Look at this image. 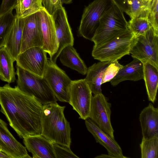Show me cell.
Masks as SVG:
<instances>
[{"label":"cell","instance_id":"cell-1","mask_svg":"<svg viewBox=\"0 0 158 158\" xmlns=\"http://www.w3.org/2000/svg\"><path fill=\"white\" fill-rule=\"evenodd\" d=\"M1 112L18 136L40 134L43 105L34 97L9 84L0 86Z\"/></svg>","mask_w":158,"mask_h":158},{"label":"cell","instance_id":"cell-2","mask_svg":"<svg viewBox=\"0 0 158 158\" xmlns=\"http://www.w3.org/2000/svg\"><path fill=\"white\" fill-rule=\"evenodd\" d=\"M65 107L56 102L43 105L41 134L53 143L70 148L71 128L64 114Z\"/></svg>","mask_w":158,"mask_h":158},{"label":"cell","instance_id":"cell-3","mask_svg":"<svg viewBox=\"0 0 158 158\" xmlns=\"http://www.w3.org/2000/svg\"><path fill=\"white\" fill-rule=\"evenodd\" d=\"M128 25L123 12L113 2L100 19L92 40L94 46L104 44L122 34L128 29Z\"/></svg>","mask_w":158,"mask_h":158},{"label":"cell","instance_id":"cell-4","mask_svg":"<svg viewBox=\"0 0 158 158\" xmlns=\"http://www.w3.org/2000/svg\"><path fill=\"white\" fill-rule=\"evenodd\" d=\"M17 86L24 93L34 97L42 105L57 101L44 77L35 76L16 66Z\"/></svg>","mask_w":158,"mask_h":158},{"label":"cell","instance_id":"cell-5","mask_svg":"<svg viewBox=\"0 0 158 158\" xmlns=\"http://www.w3.org/2000/svg\"><path fill=\"white\" fill-rule=\"evenodd\" d=\"M134 35L128 29L125 32L110 40L100 45L94 46L92 55L94 59L100 61H112L118 60L130 54Z\"/></svg>","mask_w":158,"mask_h":158},{"label":"cell","instance_id":"cell-6","mask_svg":"<svg viewBox=\"0 0 158 158\" xmlns=\"http://www.w3.org/2000/svg\"><path fill=\"white\" fill-rule=\"evenodd\" d=\"M130 53L143 63H148L158 69V33L152 27L145 35L134 37Z\"/></svg>","mask_w":158,"mask_h":158},{"label":"cell","instance_id":"cell-7","mask_svg":"<svg viewBox=\"0 0 158 158\" xmlns=\"http://www.w3.org/2000/svg\"><path fill=\"white\" fill-rule=\"evenodd\" d=\"M112 0H94L84 9L78 29L79 34L92 41L103 15L112 5Z\"/></svg>","mask_w":158,"mask_h":158},{"label":"cell","instance_id":"cell-8","mask_svg":"<svg viewBox=\"0 0 158 158\" xmlns=\"http://www.w3.org/2000/svg\"><path fill=\"white\" fill-rule=\"evenodd\" d=\"M57 100L69 102L72 81L65 72L49 58L44 77Z\"/></svg>","mask_w":158,"mask_h":158},{"label":"cell","instance_id":"cell-9","mask_svg":"<svg viewBox=\"0 0 158 158\" xmlns=\"http://www.w3.org/2000/svg\"><path fill=\"white\" fill-rule=\"evenodd\" d=\"M47 53L42 48L34 47L20 53L16 66L37 76L43 77L48 64Z\"/></svg>","mask_w":158,"mask_h":158},{"label":"cell","instance_id":"cell-10","mask_svg":"<svg viewBox=\"0 0 158 158\" xmlns=\"http://www.w3.org/2000/svg\"><path fill=\"white\" fill-rule=\"evenodd\" d=\"M92 97L85 79L72 81L69 103L83 120L89 117Z\"/></svg>","mask_w":158,"mask_h":158},{"label":"cell","instance_id":"cell-11","mask_svg":"<svg viewBox=\"0 0 158 158\" xmlns=\"http://www.w3.org/2000/svg\"><path fill=\"white\" fill-rule=\"evenodd\" d=\"M111 104L102 93L92 98L89 118L102 131L114 138L110 120Z\"/></svg>","mask_w":158,"mask_h":158},{"label":"cell","instance_id":"cell-12","mask_svg":"<svg viewBox=\"0 0 158 158\" xmlns=\"http://www.w3.org/2000/svg\"><path fill=\"white\" fill-rule=\"evenodd\" d=\"M52 15L56 28L58 48L56 52L49 59L56 63L61 50L66 46L73 45L74 38L66 11L63 6L56 10Z\"/></svg>","mask_w":158,"mask_h":158},{"label":"cell","instance_id":"cell-13","mask_svg":"<svg viewBox=\"0 0 158 158\" xmlns=\"http://www.w3.org/2000/svg\"><path fill=\"white\" fill-rule=\"evenodd\" d=\"M38 12L23 19L20 53L32 47H43V38Z\"/></svg>","mask_w":158,"mask_h":158},{"label":"cell","instance_id":"cell-14","mask_svg":"<svg viewBox=\"0 0 158 158\" xmlns=\"http://www.w3.org/2000/svg\"><path fill=\"white\" fill-rule=\"evenodd\" d=\"M39 22L43 38V50L51 58L57 52L58 44L52 16L44 8L39 12Z\"/></svg>","mask_w":158,"mask_h":158},{"label":"cell","instance_id":"cell-15","mask_svg":"<svg viewBox=\"0 0 158 158\" xmlns=\"http://www.w3.org/2000/svg\"><path fill=\"white\" fill-rule=\"evenodd\" d=\"M0 147L9 158H30L25 147L17 141L9 130L7 124L0 118Z\"/></svg>","mask_w":158,"mask_h":158},{"label":"cell","instance_id":"cell-16","mask_svg":"<svg viewBox=\"0 0 158 158\" xmlns=\"http://www.w3.org/2000/svg\"><path fill=\"white\" fill-rule=\"evenodd\" d=\"M86 127L92 135L96 142L104 147L107 150L108 155L113 158H125L121 148L115 140L108 134L101 130L90 118L85 120Z\"/></svg>","mask_w":158,"mask_h":158},{"label":"cell","instance_id":"cell-17","mask_svg":"<svg viewBox=\"0 0 158 158\" xmlns=\"http://www.w3.org/2000/svg\"><path fill=\"white\" fill-rule=\"evenodd\" d=\"M23 139L33 158H56L53 142L41 134L27 136Z\"/></svg>","mask_w":158,"mask_h":158},{"label":"cell","instance_id":"cell-18","mask_svg":"<svg viewBox=\"0 0 158 158\" xmlns=\"http://www.w3.org/2000/svg\"><path fill=\"white\" fill-rule=\"evenodd\" d=\"M143 138L149 139L158 136V109L151 103L144 108L139 118Z\"/></svg>","mask_w":158,"mask_h":158},{"label":"cell","instance_id":"cell-19","mask_svg":"<svg viewBox=\"0 0 158 158\" xmlns=\"http://www.w3.org/2000/svg\"><path fill=\"white\" fill-rule=\"evenodd\" d=\"M23 24L24 19L15 15L5 46L15 61L20 53Z\"/></svg>","mask_w":158,"mask_h":158},{"label":"cell","instance_id":"cell-20","mask_svg":"<svg viewBox=\"0 0 158 158\" xmlns=\"http://www.w3.org/2000/svg\"><path fill=\"white\" fill-rule=\"evenodd\" d=\"M143 79V64L139 60L134 58L131 62L123 66L110 81L111 84L115 86L125 81H136Z\"/></svg>","mask_w":158,"mask_h":158},{"label":"cell","instance_id":"cell-21","mask_svg":"<svg viewBox=\"0 0 158 158\" xmlns=\"http://www.w3.org/2000/svg\"><path fill=\"white\" fill-rule=\"evenodd\" d=\"M111 62L108 61H100L88 69L85 79L94 95L102 93L101 85L103 76L106 69Z\"/></svg>","mask_w":158,"mask_h":158},{"label":"cell","instance_id":"cell-22","mask_svg":"<svg viewBox=\"0 0 158 158\" xmlns=\"http://www.w3.org/2000/svg\"><path fill=\"white\" fill-rule=\"evenodd\" d=\"M60 60L64 66L85 75L88 68L76 50L72 45L65 47L59 55Z\"/></svg>","mask_w":158,"mask_h":158},{"label":"cell","instance_id":"cell-23","mask_svg":"<svg viewBox=\"0 0 158 158\" xmlns=\"http://www.w3.org/2000/svg\"><path fill=\"white\" fill-rule=\"evenodd\" d=\"M143 79L149 100L154 103L158 86V69L148 63H143Z\"/></svg>","mask_w":158,"mask_h":158},{"label":"cell","instance_id":"cell-24","mask_svg":"<svg viewBox=\"0 0 158 158\" xmlns=\"http://www.w3.org/2000/svg\"><path fill=\"white\" fill-rule=\"evenodd\" d=\"M14 62L5 46L0 48V79L9 84L16 80Z\"/></svg>","mask_w":158,"mask_h":158},{"label":"cell","instance_id":"cell-25","mask_svg":"<svg viewBox=\"0 0 158 158\" xmlns=\"http://www.w3.org/2000/svg\"><path fill=\"white\" fill-rule=\"evenodd\" d=\"M43 0H21L15 6L18 18L24 19L42 10L44 8Z\"/></svg>","mask_w":158,"mask_h":158},{"label":"cell","instance_id":"cell-26","mask_svg":"<svg viewBox=\"0 0 158 158\" xmlns=\"http://www.w3.org/2000/svg\"><path fill=\"white\" fill-rule=\"evenodd\" d=\"M128 23V29L134 37L145 35L152 27L146 16L131 18Z\"/></svg>","mask_w":158,"mask_h":158},{"label":"cell","instance_id":"cell-27","mask_svg":"<svg viewBox=\"0 0 158 158\" xmlns=\"http://www.w3.org/2000/svg\"><path fill=\"white\" fill-rule=\"evenodd\" d=\"M140 147L142 158H158V136L149 139L142 138Z\"/></svg>","mask_w":158,"mask_h":158},{"label":"cell","instance_id":"cell-28","mask_svg":"<svg viewBox=\"0 0 158 158\" xmlns=\"http://www.w3.org/2000/svg\"><path fill=\"white\" fill-rule=\"evenodd\" d=\"M13 9L0 15V48L5 46L15 15Z\"/></svg>","mask_w":158,"mask_h":158},{"label":"cell","instance_id":"cell-29","mask_svg":"<svg viewBox=\"0 0 158 158\" xmlns=\"http://www.w3.org/2000/svg\"><path fill=\"white\" fill-rule=\"evenodd\" d=\"M158 0H150L147 4L146 15L151 26L158 33Z\"/></svg>","mask_w":158,"mask_h":158},{"label":"cell","instance_id":"cell-30","mask_svg":"<svg viewBox=\"0 0 158 158\" xmlns=\"http://www.w3.org/2000/svg\"><path fill=\"white\" fill-rule=\"evenodd\" d=\"M147 4L142 0H130L129 10L127 15L131 18L146 16Z\"/></svg>","mask_w":158,"mask_h":158},{"label":"cell","instance_id":"cell-31","mask_svg":"<svg viewBox=\"0 0 158 158\" xmlns=\"http://www.w3.org/2000/svg\"><path fill=\"white\" fill-rule=\"evenodd\" d=\"M123 66L119 63L118 60L111 61L105 71L102 80V84L110 81Z\"/></svg>","mask_w":158,"mask_h":158},{"label":"cell","instance_id":"cell-32","mask_svg":"<svg viewBox=\"0 0 158 158\" xmlns=\"http://www.w3.org/2000/svg\"><path fill=\"white\" fill-rule=\"evenodd\" d=\"M56 158H79L71 150L70 148L53 143Z\"/></svg>","mask_w":158,"mask_h":158},{"label":"cell","instance_id":"cell-33","mask_svg":"<svg viewBox=\"0 0 158 158\" xmlns=\"http://www.w3.org/2000/svg\"><path fill=\"white\" fill-rule=\"evenodd\" d=\"M43 6L51 15L63 6L60 0H43Z\"/></svg>","mask_w":158,"mask_h":158},{"label":"cell","instance_id":"cell-34","mask_svg":"<svg viewBox=\"0 0 158 158\" xmlns=\"http://www.w3.org/2000/svg\"><path fill=\"white\" fill-rule=\"evenodd\" d=\"M21 0H2L0 6V15L15 9L18 3Z\"/></svg>","mask_w":158,"mask_h":158},{"label":"cell","instance_id":"cell-35","mask_svg":"<svg viewBox=\"0 0 158 158\" xmlns=\"http://www.w3.org/2000/svg\"><path fill=\"white\" fill-rule=\"evenodd\" d=\"M123 12L127 14L130 7V0H112Z\"/></svg>","mask_w":158,"mask_h":158},{"label":"cell","instance_id":"cell-36","mask_svg":"<svg viewBox=\"0 0 158 158\" xmlns=\"http://www.w3.org/2000/svg\"><path fill=\"white\" fill-rule=\"evenodd\" d=\"M62 5L63 4H69L72 2L73 0H60Z\"/></svg>","mask_w":158,"mask_h":158},{"label":"cell","instance_id":"cell-37","mask_svg":"<svg viewBox=\"0 0 158 158\" xmlns=\"http://www.w3.org/2000/svg\"><path fill=\"white\" fill-rule=\"evenodd\" d=\"M0 158H9V157L6 154L0 151Z\"/></svg>","mask_w":158,"mask_h":158},{"label":"cell","instance_id":"cell-38","mask_svg":"<svg viewBox=\"0 0 158 158\" xmlns=\"http://www.w3.org/2000/svg\"><path fill=\"white\" fill-rule=\"evenodd\" d=\"M95 158H112V157L108 154H102L100 156H96Z\"/></svg>","mask_w":158,"mask_h":158},{"label":"cell","instance_id":"cell-39","mask_svg":"<svg viewBox=\"0 0 158 158\" xmlns=\"http://www.w3.org/2000/svg\"><path fill=\"white\" fill-rule=\"evenodd\" d=\"M146 4H147V3L150 0H142Z\"/></svg>","mask_w":158,"mask_h":158},{"label":"cell","instance_id":"cell-40","mask_svg":"<svg viewBox=\"0 0 158 158\" xmlns=\"http://www.w3.org/2000/svg\"><path fill=\"white\" fill-rule=\"evenodd\" d=\"M0 151H1V148L0 147Z\"/></svg>","mask_w":158,"mask_h":158}]
</instances>
